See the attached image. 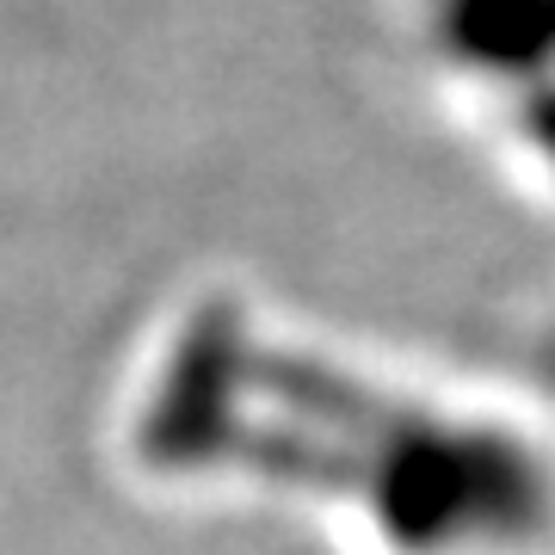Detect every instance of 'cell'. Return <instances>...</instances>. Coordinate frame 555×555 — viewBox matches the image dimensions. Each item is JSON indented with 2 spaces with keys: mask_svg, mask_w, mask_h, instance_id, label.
<instances>
[{
  "mask_svg": "<svg viewBox=\"0 0 555 555\" xmlns=\"http://www.w3.org/2000/svg\"><path fill=\"white\" fill-rule=\"evenodd\" d=\"M537 142H543V155L555 160V105L543 112V118H537Z\"/></svg>",
  "mask_w": 555,
  "mask_h": 555,
  "instance_id": "7a4b0ae2",
  "label": "cell"
},
{
  "mask_svg": "<svg viewBox=\"0 0 555 555\" xmlns=\"http://www.w3.org/2000/svg\"><path fill=\"white\" fill-rule=\"evenodd\" d=\"M550 377H555V346H550Z\"/></svg>",
  "mask_w": 555,
  "mask_h": 555,
  "instance_id": "3957f363",
  "label": "cell"
},
{
  "mask_svg": "<svg viewBox=\"0 0 555 555\" xmlns=\"http://www.w3.org/2000/svg\"><path fill=\"white\" fill-rule=\"evenodd\" d=\"M137 444L167 476L235 469L321 488L396 555L513 550L555 506L531 438L266 352L235 315H204L179 334L149 389Z\"/></svg>",
  "mask_w": 555,
  "mask_h": 555,
  "instance_id": "6da1fadb",
  "label": "cell"
}]
</instances>
